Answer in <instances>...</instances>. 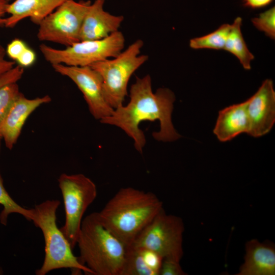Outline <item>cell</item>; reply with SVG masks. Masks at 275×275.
Wrapping results in <instances>:
<instances>
[{
  "instance_id": "obj_8",
  "label": "cell",
  "mask_w": 275,
  "mask_h": 275,
  "mask_svg": "<svg viewBox=\"0 0 275 275\" xmlns=\"http://www.w3.org/2000/svg\"><path fill=\"white\" fill-rule=\"evenodd\" d=\"M184 226L178 216L168 214L163 208L140 232L129 246L153 251L163 259L180 261L183 255Z\"/></svg>"
},
{
  "instance_id": "obj_28",
  "label": "cell",
  "mask_w": 275,
  "mask_h": 275,
  "mask_svg": "<svg viewBox=\"0 0 275 275\" xmlns=\"http://www.w3.org/2000/svg\"><path fill=\"white\" fill-rule=\"evenodd\" d=\"M273 0H242L244 7L251 9H259L270 5Z\"/></svg>"
},
{
  "instance_id": "obj_20",
  "label": "cell",
  "mask_w": 275,
  "mask_h": 275,
  "mask_svg": "<svg viewBox=\"0 0 275 275\" xmlns=\"http://www.w3.org/2000/svg\"><path fill=\"white\" fill-rule=\"evenodd\" d=\"M0 204L3 209L0 213V223L6 226L8 217L12 213H17L22 215L28 221H32L33 218V209L24 208L19 205L11 197L5 189L3 179L0 172Z\"/></svg>"
},
{
  "instance_id": "obj_19",
  "label": "cell",
  "mask_w": 275,
  "mask_h": 275,
  "mask_svg": "<svg viewBox=\"0 0 275 275\" xmlns=\"http://www.w3.org/2000/svg\"><path fill=\"white\" fill-rule=\"evenodd\" d=\"M231 24H223L213 32L190 40L189 46L194 49H224Z\"/></svg>"
},
{
  "instance_id": "obj_2",
  "label": "cell",
  "mask_w": 275,
  "mask_h": 275,
  "mask_svg": "<svg viewBox=\"0 0 275 275\" xmlns=\"http://www.w3.org/2000/svg\"><path fill=\"white\" fill-rule=\"evenodd\" d=\"M162 209L154 193L127 187L120 188L97 214L103 226L128 247Z\"/></svg>"
},
{
  "instance_id": "obj_14",
  "label": "cell",
  "mask_w": 275,
  "mask_h": 275,
  "mask_svg": "<svg viewBox=\"0 0 275 275\" xmlns=\"http://www.w3.org/2000/svg\"><path fill=\"white\" fill-rule=\"evenodd\" d=\"M275 248L272 243L252 239L245 244L244 263L237 275H274Z\"/></svg>"
},
{
  "instance_id": "obj_15",
  "label": "cell",
  "mask_w": 275,
  "mask_h": 275,
  "mask_svg": "<svg viewBox=\"0 0 275 275\" xmlns=\"http://www.w3.org/2000/svg\"><path fill=\"white\" fill-rule=\"evenodd\" d=\"M65 1L15 0L8 6L7 13L10 15L5 18L4 26L13 28L27 18H29L33 23L38 25Z\"/></svg>"
},
{
  "instance_id": "obj_24",
  "label": "cell",
  "mask_w": 275,
  "mask_h": 275,
  "mask_svg": "<svg viewBox=\"0 0 275 275\" xmlns=\"http://www.w3.org/2000/svg\"><path fill=\"white\" fill-rule=\"evenodd\" d=\"M29 46L21 39L12 40L6 48V55L13 61L16 62L19 57Z\"/></svg>"
},
{
  "instance_id": "obj_4",
  "label": "cell",
  "mask_w": 275,
  "mask_h": 275,
  "mask_svg": "<svg viewBox=\"0 0 275 275\" xmlns=\"http://www.w3.org/2000/svg\"><path fill=\"white\" fill-rule=\"evenodd\" d=\"M60 205L58 200H47L33 208L32 221L41 230L45 242L44 261L35 273L45 275L54 269L69 268L76 272L93 274L74 255L69 242L57 226L56 212Z\"/></svg>"
},
{
  "instance_id": "obj_10",
  "label": "cell",
  "mask_w": 275,
  "mask_h": 275,
  "mask_svg": "<svg viewBox=\"0 0 275 275\" xmlns=\"http://www.w3.org/2000/svg\"><path fill=\"white\" fill-rule=\"evenodd\" d=\"M54 71L69 78L83 94L90 112L100 121L111 116L114 109L106 101L101 75L90 66L52 65Z\"/></svg>"
},
{
  "instance_id": "obj_3",
  "label": "cell",
  "mask_w": 275,
  "mask_h": 275,
  "mask_svg": "<svg viewBox=\"0 0 275 275\" xmlns=\"http://www.w3.org/2000/svg\"><path fill=\"white\" fill-rule=\"evenodd\" d=\"M76 244L80 262L93 275H120L126 246L103 226L97 212L82 221Z\"/></svg>"
},
{
  "instance_id": "obj_23",
  "label": "cell",
  "mask_w": 275,
  "mask_h": 275,
  "mask_svg": "<svg viewBox=\"0 0 275 275\" xmlns=\"http://www.w3.org/2000/svg\"><path fill=\"white\" fill-rule=\"evenodd\" d=\"M180 261L170 258L163 259L159 275H185Z\"/></svg>"
},
{
  "instance_id": "obj_32",
  "label": "cell",
  "mask_w": 275,
  "mask_h": 275,
  "mask_svg": "<svg viewBox=\"0 0 275 275\" xmlns=\"http://www.w3.org/2000/svg\"><path fill=\"white\" fill-rule=\"evenodd\" d=\"M6 1L9 2H10V1H11L12 0H6Z\"/></svg>"
},
{
  "instance_id": "obj_12",
  "label": "cell",
  "mask_w": 275,
  "mask_h": 275,
  "mask_svg": "<svg viewBox=\"0 0 275 275\" xmlns=\"http://www.w3.org/2000/svg\"><path fill=\"white\" fill-rule=\"evenodd\" d=\"M51 100L48 95L29 99L20 92L0 126V134L7 148L11 150L16 143L29 116Z\"/></svg>"
},
{
  "instance_id": "obj_17",
  "label": "cell",
  "mask_w": 275,
  "mask_h": 275,
  "mask_svg": "<svg viewBox=\"0 0 275 275\" xmlns=\"http://www.w3.org/2000/svg\"><path fill=\"white\" fill-rule=\"evenodd\" d=\"M163 258L150 250L126 247L120 275H159Z\"/></svg>"
},
{
  "instance_id": "obj_13",
  "label": "cell",
  "mask_w": 275,
  "mask_h": 275,
  "mask_svg": "<svg viewBox=\"0 0 275 275\" xmlns=\"http://www.w3.org/2000/svg\"><path fill=\"white\" fill-rule=\"evenodd\" d=\"M104 2L95 0L90 5L82 23L80 41L101 39L119 31L124 17L104 10Z\"/></svg>"
},
{
  "instance_id": "obj_29",
  "label": "cell",
  "mask_w": 275,
  "mask_h": 275,
  "mask_svg": "<svg viewBox=\"0 0 275 275\" xmlns=\"http://www.w3.org/2000/svg\"><path fill=\"white\" fill-rule=\"evenodd\" d=\"M9 2L6 0H0V26H4L5 18L4 17L7 13V9Z\"/></svg>"
},
{
  "instance_id": "obj_25",
  "label": "cell",
  "mask_w": 275,
  "mask_h": 275,
  "mask_svg": "<svg viewBox=\"0 0 275 275\" xmlns=\"http://www.w3.org/2000/svg\"><path fill=\"white\" fill-rule=\"evenodd\" d=\"M24 73V68L19 65L15 66L11 70L0 76V88L3 86L11 83L17 82Z\"/></svg>"
},
{
  "instance_id": "obj_7",
  "label": "cell",
  "mask_w": 275,
  "mask_h": 275,
  "mask_svg": "<svg viewBox=\"0 0 275 275\" xmlns=\"http://www.w3.org/2000/svg\"><path fill=\"white\" fill-rule=\"evenodd\" d=\"M58 181L65 211V224L60 229L73 249L83 215L97 197V187L91 179L82 174L63 173Z\"/></svg>"
},
{
  "instance_id": "obj_16",
  "label": "cell",
  "mask_w": 275,
  "mask_h": 275,
  "mask_svg": "<svg viewBox=\"0 0 275 275\" xmlns=\"http://www.w3.org/2000/svg\"><path fill=\"white\" fill-rule=\"evenodd\" d=\"M246 104V100L219 112L213 133L219 141L225 142L241 133H249L250 123Z\"/></svg>"
},
{
  "instance_id": "obj_1",
  "label": "cell",
  "mask_w": 275,
  "mask_h": 275,
  "mask_svg": "<svg viewBox=\"0 0 275 275\" xmlns=\"http://www.w3.org/2000/svg\"><path fill=\"white\" fill-rule=\"evenodd\" d=\"M175 100L174 93L169 89L159 88L153 93L149 75L136 77L135 82L130 87L129 103L116 108L111 116L100 121L122 129L133 140L136 150L142 153L146 142L143 131L139 127L142 121L159 120L160 130L152 133L157 141L173 142L181 136L172 122Z\"/></svg>"
},
{
  "instance_id": "obj_27",
  "label": "cell",
  "mask_w": 275,
  "mask_h": 275,
  "mask_svg": "<svg viewBox=\"0 0 275 275\" xmlns=\"http://www.w3.org/2000/svg\"><path fill=\"white\" fill-rule=\"evenodd\" d=\"M6 48L0 42V76L15 66V62L6 59Z\"/></svg>"
},
{
  "instance_id": "obj_31",
  "label": "cell",
  "mask_w": 275,
  "mask_h": 275,
  "mask_svg": "<svg viewBox=\"0 0 275 275\" xmlns=\"http://www.w3.org/2000/svg\"><path fill=\"white\" fill-rule=\"evenodd\" d=\"M3 273V271H2V269H1L0 268V274H2Z\"/></svg>"
},
{
  "instance_id": "obj_6",
  "label": "cell",
  "mask_w": 275,
  "mask_h": 275,
  "mask_svg": "<svg viewBox=\"0 0 275 275\" xmlns=\"http://www.w3.org/2000/svg\"><path fill=\"white\" fill-rule=\"evenodd\" d=\"M125 39L118 31L98 40L80 41L64 49H57L44 43L39 49L51 65L61 64L73 66L91 65L117 56L123 49Z\"/></svg>"
},
{
  "instance_id": "obj_22",
  "label": "cell",
  "mask_w": 275,
  "mask_h": 275,
  "mask_svg": "<svg viewBox=\"0 0 275 275\" xmlns=\"http://www.w3.org/2000/svg\"><path fill=\"white\" fill-rule=\"evenodd\" d=\"M254 26L271 39H275V7H272L252 19Z\"/></svg>"
},
{
  "instance_id": "obj_11",
  "label": "cell",
  "mask_w": 275,
  "mask_h": 275,
  "mask_svg": "<svg viewBox=\"0 0 275 275\" xmlns=\"http://www.w3.org/2000/svg\"><path fill=\"white\" fill-rule=\"evenodd\" d=\"M246 103L250 123L248 134L258 138L268 133L275 122V91L272 80H264Z\"/></svg>"
},
{
  "instance_id": "obj_18",
  "label": "cell",
  "mask_w": 275,
  "mask_h": 275,
  "mask_svg": "<svg viewBox=\"0 0 275 275\" xmlns=\"http://www.w3.org/2000/svg\"><path fill=\"white\" fill-rule=\"evenodd\" d=\"M242 18L237 17L231 24L224 49L234 55L239 61L243 68L251 69V61L254 56L249 50L241 32Z\"/></svg>"
},
{
  "instance_id": "obj_30",
  "label": "cell",
  "mask_w": 275,
  "mask_h": 275,
  "mask_svg": "<svg viewBox=\"0 0 275 275\" xmlns=\"http://www.w3.org/2000/svg\"><path fill=\"white\" fill-rule=\"evenodd\" d=\"M2 140V138L0 134V151H1V141Z\"/></svg>"
},
{
  "instance_id": "obj_21",
  "label": "cell",
  "mask_w": 275,
  "mask_h": 275,
  "mask_svg": "<svg viewBox=\"0 0 275 275\" xmlns=\"http://www.w3.org/2000/svg\"><path fill=\"white\" fill-rule=\"evenodd\" d=\"M20 92L17 82L0 88V126Z\"/></svg>"
},
{
  "instance_id": "obj_5",
  "label": "cell",
  "mask_w": 275,
  "mask_h": 275,
  "mask_svg": "<svg viewBox=\"0 0 275 275\" xmlns=\"http://www.w3.org/2000/svg\"><path fill=\"white\" fill-rule=\"evenodd\" d=\"M143 45L138 39L116 57L90 66L101 75L105 98L114 109L123 105L131 75L148 59L147 55H140Z\"/></svg>"
},
{
  "instance_id": "obj_9",
  "label": "cell",
  "mask_w": 275,
  "mask_h": 275,
  "mask_svg": "<svg viewBox=\"0 0 275 275\" xmlns=\"http://www.w3.org/2000/svg\"><path fill=\"white\" fill-rule=\"evenodd\" d=\"M91 4L89 0L65 1L38 25V40L65 47L80 41L82 23Z\"/></svg>"
},
{
  "instance_id": "obj_26",
  "label": "cell",
  "mask_w": 275,
  "mask_h": 275,
  "mask_svg": "<svg viewBox=\"0 0 275 275\" xmlns=\"http://www.w3.org/2000/svg\"><path fill=\"white\" fill-rule=\"evenodd\" d=\"M36 54L31 48L28 47L19 57L16 62L18 65L23 67H29L32 66L36 62Z\"/></svg>"
}]
</instances>
